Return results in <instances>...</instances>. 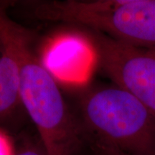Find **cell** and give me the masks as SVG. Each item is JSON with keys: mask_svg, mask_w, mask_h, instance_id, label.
<instances>
[{"mask_svg": "<svg viewBox=\"0 0 155 155\" xmlns=\"http://www.w3.org/2000/svg\"><path fill=\"white\" fill-rule=\"evenodd\" d=\"M71 108L95 149L127 155H155V117L133 95L117 85L75 83Z\"/></svg>", "mask_w": 155, "mask_h": 155, "instance_id": "cell-1", "label": "cell"}, {"mask_svg": "<svg viewBox=\"0 0 155 155\" xmlns=\"http://www.w3.org/2000/svg\"><path fill=\"white\" fill-rule=\"evenodd\" d=\"M32 32L21 26L19 38L20 98L48 155H75L83 140L74 114L55 76L35 53Z\"/></svg>", "mask_w": 155, "mask_h": 155, "instance_id": "cell-2", "label": "cell"}, {"mask_svg": "<svg viewBox=\"0 0 155 155\" xmlns=\"http://www.w3.org/2000/svg\"><path fill=\"white\" fill-rule=\"evenodd\" d=\"M81 33L91 46L94 67L133 95L155 117V50L130 45L90 29Z\"/></svg>", "mask_w": 155, "mask_h": 155, "instance_id": "cell-3", "label": "cell"}, {"mask_svg": "<svg viewBox=\"0 0 155 155\" xmlns=\"http://www.w3.org/2000/svg\"><path fill=\"white\" fill-rule=\"evenodd\" d=\"M73 19L118 41L155 50V0L81 1Z\"/></svg>", "mask_w": 155, "mask_h": 155, "instance_id": "cell-4", "label": "cell"}, {"mask_svg": "<svg viewBox=\"0 0 155 155\" xmlns=\"http://www.w3.org/2000/svg\"><path fill=\"white\" fill-rule=\"evenodd\" d=\"M21 25L0 9V119L9 123L25 112L20 98L19 38Z\"/></svg>", "mask_w": 155, "mask_h": 155, "instance_id": "cell-5", "label": "cell"}, {"mask_svg": "<svg viewBox=\"0 0 155 155\" xmlns=\"http://www.w3.org/2000/svg\"><path fill=\"white\" fill-rule=\"evenodd\" d=\"M41 60L55 78L63 83L83 82L94 67L91 46L81 32L52 39L46 45Z\"/></svg>", "mask_w": 155, "mask_h": 155, "instance_id": "cell-6", "label": "cell"}, {"mask_svg": "<svg viewBox=\"0 0 155 155\" xmlns=\"http://www.w3.org/2000/svg\"><path fill=\"white\" fill-rule=\"evenodd\" d=\"M12 155H48L40 137L38 141L23 138L14 144Z\"/></svg>", "mask_w": 155, "mask_h": 155, "instance_id": "cell-7", "label": "cell"}, {"mask_svg": "<svg viewBox=\"0 0 155 155\" xmlns=\"http://www.w3.org/2000/svg\"><path fill=\"white\" fill-rule=\"evenodd\" d=\"M96 150L99 151V152L104 153V154L106 155H127L126 154H124V153L117 152V151L115 150H98V149H96Z\"/></svg>", "mask_w": 155, "mask_h": 155, "instance_id": "cell-8", "label": "cell"}, {"mask_svg": "<svg viewBox=\"0 0 155 155\" xmlns=\"http://www.w3.org/2000/svg\"><path fill=\"white\" fill-rule=\"evenodd\" d=\"M97 152H98V153H99V155H106V154H104V153H102V152H99V151H98V150H96Z\"/></svg>", "mask_w": 155, "mask_h": 155, "instance_id": "cell-9", "label": "cell"}]
</instances>
